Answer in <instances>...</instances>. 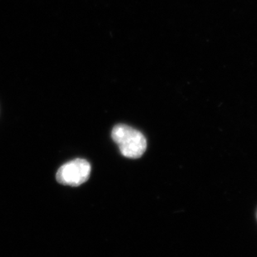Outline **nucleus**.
<instances>
[{
	"label": "nucleus",
	"instance_id": "obj_2",
	"mask_svg": "<svg viewBox=\"0 0 257 257\" xmlns=\"http://www.w3.org/2000/svg\"><path fill=\"white\" fill-rule=\"evenodd\" d=\"M91 174V165L85 159L78 158L63 164L56 174L59 183L78 187L87 182Z\"/></svg>",
	"mask_w": 257,
	"mask_h": 257
},
{
	"label": "nucleus",
	"instance_id": "obj_1",
	"mask_svg": "<svg viewBox=\"0 0 257 257\" xmlns=\"http://www.w3.org/2000/svg\"><path fill=\"white\" fill-rule=\"evenodd\" d=\"M112 139L126 158H140L147 149V140L143 134L125 124H118L113 127Z\"/></svg>",
	"mask_w": 257,
	"mask_h": 257
}]
</instances>
